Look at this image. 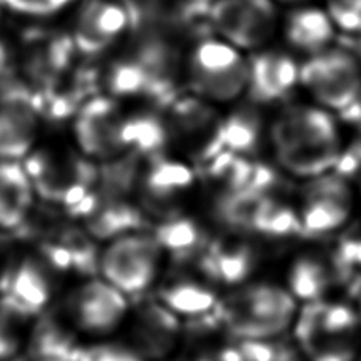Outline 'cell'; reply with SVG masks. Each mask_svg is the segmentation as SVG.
<instances>
[{
    "instance_id": "cell-35",
    "label": "cell",
    "mask_w": 361,
    "mask_h": 361,
    "mask_svg": "<svg viewBox=\"0 0 361 361\" xmlns=\"http://www.w3.org/2000/svg\"><path fill=\"white\" fill-rule=\"evenodd\" d=\"M361 271V238H352L339 246L336 269Z\"/></svg>"
},
{
    "instance_id": "cell-29",
    "label": "cell",
    "mask_w": 361,
    "mask_h": 361,
    "mask_svg": "<svg viewBox=\"0 0 361 361\" xmlns=\"http://www.w3.org/2000/svg\"><path fill=\"white\" fill-rule=\"evenodd\" d=\"M236 350L241 361H296L295 353L274 339H238Z\"/></svg>"
},
{
    "instance_id": "cell-14",
    "label": "cell",
    "mask_w": 361,
    "mask_h": 361,
    "mask_svg": "<svg viewBox=\"0 0 361 361\" xmlns=\"http://www.w3.org/2000/svg\"><path fill=\"white\" fill-rule=\"evenodd\" d=\"M128 347L145 361H159L175 352L180 338L178 315L160 301L141 305L128 314Z\"/></svg>"
},
{
    "instance_id": "cell-16",
    "label": "cell",
    "mask_w": 361,
    "mask_h": 361,
    "mask_svg": "<svg viewBox=\"0 0 361 361\" xmlns=\"http://www.w3.org/2000/svg\"><path fill=\"white\" fill-rule=\"evenodd\" d=\"M300 68L298 62L283 51H257L249 59L247 92L255 103L283 100L300 85Z\"/></svg>"
},
{
    "instance_id": "cell-18",
    "label": "cell",
    "mask_w": 361,
    "mask_h": 361,
    "mask_svg": "<svg viewBox=\"0 0 361 361\" xmlns=\"http://www.w3.org/2000/svg\"><path fill=\"white\" fill-rule=\"evenodd\" d=\"M53 298L47 268L35 260H24L11 271L5 283V301L24 317L40 314Z\"/></svg>"
},
{
    "instance_id": "cell-6",
    "label": "cell",
    "mask_w": 361,
    "mask_h": 361,
    "mask_svg": "<svg viewBox=\"0 0 361 361\" xmlns=\"http://www.w3.org/2000/svg\"><path fill=\"white\" fill-rule=\"evenodd\" d=\"M164 249L156 236L145 233L118 235L99 257V269L105 281L127 296L149 290L160 276Z\"/></svg>"
},
{
    "instance_id": "cell-8",
    "label": "cell",
    "mask_w": 361,
    "mask_h": 361,
    "mask_svg": "<svg viewBox=\"0 0 361 361\" xmlns=\"http://www.w3.org/2000/svg\"><path fill=\"white\" fill-rule=\"evenodd\" d=\"M63 314L75 331L105 338L126 325L130 314L128 296L103 277L80 282L63 301Z\"/></svg>"
},
{
    "instance_id": "cell-22",
    "label": "cell",
    "mask_w": 361,
    "mask_h": 361,
    "mask_svg": "<svg viewBox=\"0 0 361 361\" xmlns=\"http://www.w3.org/2000/svg\"><path fill=\"white\" fill-rule=\"evenodd\" d=\"M255 267V254L244 243H219L203 255L202 268L214 282L241 283L247 279Z\"/></svg>"
},
{
    "instance_id": "cell-37",
    "label": "cell",
    "mask_w": 361,
    "mask_h": 361,
    "mask_svg": "<svg viewBox=\"0 0 361 361\" xmlns=\"http://www.w3.org/2000/svg\"><path fill=\"white\" fill-rule=\"evenodd\" d=\"M361 37V35H360ZM358 51H360V54H361V38L358 40Z\"/></svg>"
},
{
    "instance_id": "cell-2",
    "label": "cell",
    "mask_w": 361,
    "mask_h": 361,
    "mask_svg": "<svg viewBox=\"0 0 361 361\" xmlns=\"http://www.w3.org/2000/svg\"><path fill=\"white\" fill-rule=\"evenodd\" d=\"M295 338L309 361H355L360 312L344 302L311 301L295 317Z\"/></svg>"
},
{
    "instance_id": "cell-4",
    "label": "cell",
    "mask_w": 361,
    "mask_h": 361,
    "mask_svg": "<svg viewBox=\"0 0 361 361\" xmlns=\"http://www.w3.org/2000/svg\"><path fill=\"white\" fill-rule=\"evenodd\" d=\"M89 160L73 147L44 146L35 147L24 159V169L35 195L56 204L78 206L86 200L95 178Z\"/></svg>"
},
{
    "instance_id": "cell-13",
    "label": "cell",
    "mask_w": 361,
    "mask_h": 361,
    "mask_svg": "<svg viewBox=\"0 0 361 361\" xmlns=\"http://www.w3.org/2000/svg\"><path fill=\"white\" fill-rule=\"evenodd\" d=\"M195 184V175L183 160L160 159L147 166L140 180L141 204L159 219L179 216Z\"/></svg>"
},
{
    "instance_id": "cell-32",
    "label": "cell",
    "mask_w": 361,
    "mask_h": 361,
    "mask_svg": "<svg viewBox=\"0 0 361 361\" xmlns=\"http://www.w3.org/2000/svg\"><path fill=\"white\" fill-rule=\"evenodd\" d=\"M121 4L135 30H145L157 21L160 0H121Z\"/></svg>"
},
{
    "instance_id": "cell-21",
    "label": "cell",
    "mask_w": 361,
    "mask_h": 361,
    "mask_svg": "<svg viewBox=\"0 0 361 361\" xmlns=\"http://www.w3.org/2000/svg\"><path fill=\"white\" fill-rule=\"evenodd\" d=\"M334 30L336 25L331 16L326 10L317 6H302L293 10L283 23V34L287 42L295 49L305 51L311 56L330 48Z\"/></svg>"
},
{
    "instance_id": "cell-20",
    "label": "cell",
    "mask_w": 361,
    "mask_h": 361,
    "mask_svg": "<svg viewBox=\"0 0 361 361\" xmlns=\"http://www.w3.org/2000/svg\"><path fill=\"white\" fill-rule=\"evenodd\" d=\"M35 190L21 162L0 160V231L15 230L34 208Z\"/></svg>"
},
{
    "instance_id": "cell-33",
    "label": "cell",
    "mask_w": 361,
    "mask_h": 361,
    "mask_svg": "<svg viewBox=\"0 0 361 361\" xmlns=\"http://www.w3.org/2000/svg\"><path fill=\"white\" fill-rule=\"evenodd\" d=\"M75 361H145L128 345L95 344L81 350Z\"/></svg>"
},
{
    "instance_id": "cell-23",
    "label": "cell",
    "mask_w": 361,
    "mask_h": 361,
    "mask_svg": "<svg viewBox=\"0 0 361 361\" xmlns=\"http://www.w3.org/2000/svg\"><path fill=\"white\" fill-rule=\"evenodd\" d=\"M159 301L178 317L197 319L217 307V296L212 290L197 279L180 277L166 282L160 290Z\"/></svg>"
},
{
    "instance_id": "cell-7",
    "label": "cell",
    "mask_w": 361,
    "mask_h": 361,
    "mask_svg": "<svg viewBox=\"0 0 361 361\" xmlns=\"http://www.w3.org/2000/svg\"><path fill=\"white\" fill-rule=\"evenodd\" d=\"M300 85L319 106L344 113L361 92V67L349 51L326 48L300 68Z\"/></svg>"
},
{
    "instance_id": "cell-26",
    "label": "cell",
    "mask_w": 361,
    "mask_h": 361,
    "mask_svg": "<svg viewBox=\"0 0 361 361\" xmlns=\"http://www.w3.org/2000/svg\"><path fill=\"white\" fill-rule=\"evenodd\" d=\"M122 138L127 149L157 152L169 145L165 121L152 114H140L124 121Z\"/></svg>"
},
{
    "instance_id": "cell-27",
    "label": "cell",
    "mask_w": 361,
    "mask_h": 361,
    "mask_svg": "<svg viewBox=\"0 0 361 361\" xmlns=\"http://www.w3.org/2000/svg\"><path fill=\"white\" fill-rule=\"evenodd\" d=\"M154 236L164 250H170L176 255L197 252L204 243V235L200 225L184 216L165 219Z\"/></svg>"
},
{
    "instance_id": "cell-30",
    "label": "cell",
    "mask_w": 361,
    "mask_h": 361,
    "mask_svg": "<svg viewBox=\"0 0 361 361\" xmlns=\"http://www.w3.org/2000/svg\"><path fill=\"white\" fill-rule=\"evenodd\" d=\"M326 11L336 27L361 35V0H328Z\"/></svg>"
},
{
    "instance_id": "cell-28",
    "label": "cell",
    "mask_w": 361,
    "mask_h": 361,
    "mask_svg": "<svg viewBox=\"0 0 361 361\" xmlns=\"http://www.w3.org/2000/svg\"><path fill=\"white\" fill-rule=\"evenodd\" d=\"M106 82L109 90L116 95L147 94V90H149V76L137 57L114 63L109 68Z\"/></svg>"
},
{
    "instance_id": "cell-5",
    "label": "cell",
    "mask_w": 361,
    "mask_h": 361,
    "mask_svg": "<svg viewBox=\"0 0 361 361\" xmlns=\"http://www.w3.org/2000/svg\"><path fill=\"white\" fill-rule=\"evenodd\" d=\"M189 81L195 95L211 103H228L247 90L249 59L224 38H208L192 51Z\"/></svg>"
},
{
    "instance_id": "cell-19",
    "label": "cell",
    "mask_w": 361,
    "mask_h": 361,
    "mask_svg": "<svg viewBox=\"0 0 361 361\" xmlns=\"http://www.w3.org/2000/svg\"><path fill=\"white\" fill-rule=\"evenodd\" d=\"M25 68L38 82L49 85L66 72L73 54L72 38L49 32H30L25 37Z\"/></svg>"
},
{
    "instance_id": "cell-15",
    "label": "cell",
    "mask_w": 361,
    "mask_h": 361,
    "mask_svg": "<svg viewBox=\"0 0 361 361\" xmlns=\"http://www.w3.org/2000/svg\"><path fill=\"white\" fill-rule=\"evenodd\" d=\"M40 116L34 97L25 90H6L0 102V160L21 162L35 149Z\"/></svg>"
},
{
    "instance_id": "cell-11",
    "label": "cell",
    "mask_w": 361,
    "mask_h": 361,
    "mask_svg": "<svg viewBox=\"0 0 361 361\" xmlns=\"http://www.w3.org/2000/svg\"><path fill=\"white\" fill-rule=\"evenodd\" d=\"M352 209L353 193L345 178L338 173L311 178L301 193V231L309 235L330 233L344 227Z\"/></svg>"
},
{
    "instance_id": "cell-10",
    "label": "cell",
    "mask_w": 361,
    "mask_h": 361,
    "mask_svg": "<svg viewBox=\"0 0 361 361\" xmlns=\"http://www.w3.org/2000/svg\"><path fill=\"white\" fill-rule=\"evenodd\" d=\"M212 27L241 51H259L277 29L273 0H216L209 11Z\"/></svg>"
},
{
    "instance_id": "cell-1",
    "label": "cell",
    "mask_w": 361,
    "mask_h": 361,
    "mask_svg": "<svg viewBox=\"0 0 361 361\" xmlns=\"http://www.w3.org/2000/svg\"><path fill=\"white\" fill-rule=\"evenodd\" d=\"M269 137L277 164L301 179L325 175L343 152L336 121L319 105L287 106L271 126Z\"/></svg>"
},
{
    "instance_id": "cell-34",
    "label": "cell",
    "mask_w": 361,
    "mask_h": 361,
    "mask_svg": "<svg viewBox=\"0 0 361 361\" xmlns=\"http://www.w3.org/2000/svg\"><path fill=\"white\" fill-rule=\"evenodd\" d=\"M334 169L338 170V175L345 178L347 180L350 178L355 183L357 190L361 195V143L350 147L349 151L341 152Z\"/></svg>"
},
{
    "instance_id": "cell-3",
    "label": "cell",
    "mask_w": 361,
    "mask_h": 361,
    "mask_svg": "<svg viewBox=\"0 0 361 361\" xmlns=\"http://www.w3.org/2000/svg\"><path fill=\"white\" fill-rule=\"evenodd\" d=\"M221 320L236 339H274L293 325L296 300L274 283H252L217 305Z\"/></svg>"
},
{
    "instance_id": "cell-17",
    "label": "cell",
    "mask_w": 361,
    "mask_h": 361,
    "mask_svg": "<svg viewBox=\"0 0 361 361\" xmlns=\"http://www.w3.org/2000/svg\"><path fill=\"white\" fill-rule=\"evenodd\" d=\"M128 23L122 5L106 0H89L81 8L75 42L86 54L100 53L109 47Z\"/></svg>"
},
{
    "instance_id": "cell-24",
    "label": "cell",
    "mask_w": 361,
    "mask_h": 361,
    "mask_svg": "<svg viewBox=\"0 0 361 361\" xmlns=\"http://www.w3.org/2000/svg\"><path fill=\"white\" fill-rule=\"evenodd\" d=\"M263 118L254 106H241L222 119L224 149L249 157L259 151L263 141Z\"/></svg>"
},
{
    "instance_id": "cell-12",
    "label": "cell",
    "mask_w": 361,
    "mask_h": 361,
    "mask_svg": "<svg viewBox=\"0 0 361 361\" xmlns=\"http://www.w3.org/2000/svg\"><path fill=\"white\" fill-rule=\"evenodd\" d=\"M124 118L109 99H94L80 109L73 126L76 149L90 160H109L127 151Z\"/></svg>"
},
{
    "instance_id": "cell-36",
    "label": "cell",
    "mask_w": 361,
    "mask_h": 361,
    "mask_svg": "<svg viewBox=\"0 0 361 361\" xmlns=\"http://www.w3.org/2000/svg\"><path fill=\"white\" fill-rule=\"evenodd\" d=\"M68 2H70V0H47V4L51 8V11H56V10L62 8V6H66Z\"/></svg>"
},
{
    "instance_id": "cell-38",
    "label": "cell",
    "mask_w": 361,
    "mask_h": 361,
    "mask_svg": "<svg viewBox=\"0 0 361 361\" xmlns=\"http://www.w3.org/2000/svg\"><path fill=\"white\" fill-rule=\"evenodd\" d=\"M360 317H361V309H360Z\"/></svg>"
},
{
    "instance_id": "cell-31",
    "label": "cell",
    "mask_w": 361,
    "mask_h": 361,
    "mask_svg": "<svg viewBox=\"0 0 361 361\" xmlns=\"http://www.w3.org/2000/svg\"><path fill=\"white\" fill-rule=\"evenodd\" d=\"M25 319L16 312L5 300L0 302V355H13L18 349L19 328L18 322Z\"/></svg>"
},
{
    "instance_id": "cell-9",
    "label": "cell",
    "mask_w": 361,
    "mask_h": 361,
    "mask_svg": "<svg viewBox=\"0 0 361 361\" xmlns=\"http://www.w3.org/2000/svg\"><path fill=\"white\" fill-rule=\"evenodd\" d=\"M222 119L211 102L185 97L173 103L165 121L169 143L185 157L208 162L224 149Z\"/></svg>"
},
{
    "instance_id": "cell-25",
    "label": "cell",
    "mask_w": 361,
    "mask_h": 361,
    "mask_svg": "<svg viewBox=\"0 0 361 361\" xmlns=\"http://www.w3.org/2000/svg\"><path fill=\"white\" fill-rule=\"evenodd\" d=\"M334 279L333 271L312 255H302L288 269V292L306 302L324 298Z\"/></svg>"
}]
</instances>
